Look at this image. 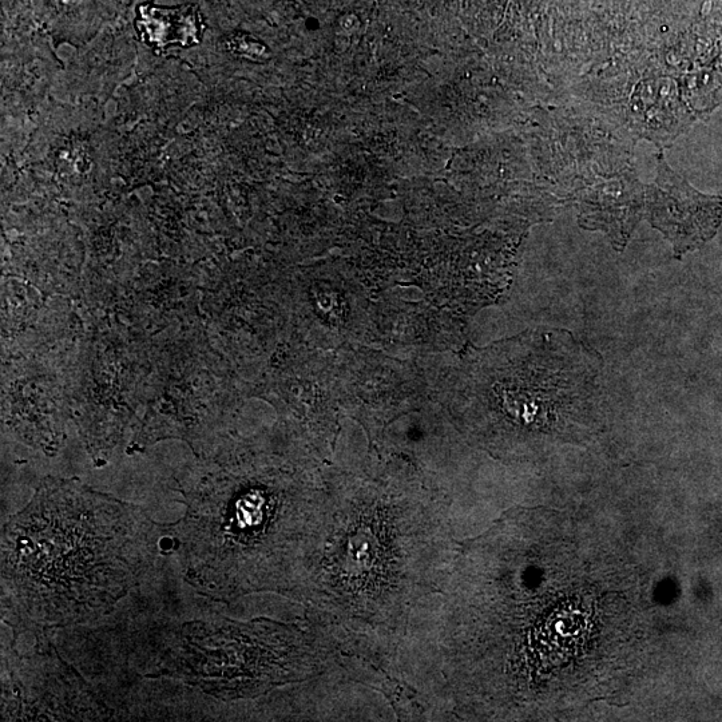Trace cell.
<instances>
[{
	"mask_svg": "<svg viewBox=\"0 0 722 722\" xmlns=\"http://www.w3.org/2000/svg\"><path fill=\"white\" fill-rule=\"evenodd\" d=\"M165 525L77 479L46 478L3 527L2 618L15 637L105 617L162 554Z\"/></svg>",
	"mask_w": 722,
	"mask_h": 722,
	"instance_id": "obj_1",
	"label": "cell"
},
{
	"mask_svg": "<svg viewBox=\"0 0 722 722\" xmlns=\"http://www.w3.org/2000/svg\"><path fill=\"white\" fill-rule=\"evenodd\" d=\"M456 557L438 495L347 480L328 490L319 546L293 599L312 624L390 638L442 589Z\"/></svg>",
	"mask_w": 722,
	"mask_h": 722,
	"instance_id": "obj_2",
	"label": "cell"
},
{
	"mask_svg": "<svg viewBox=\"0 0 722 722\" xmlns=\"http://www.w3.org/2000/svg\"><path fill=\"white\" fill-rule=\"evenodd\" d=\"M184 517L165 525L166 554L212 601L275 593L293 599L323 533L327 494L311 471L260 456L222 464L182 491Z\"/></svg>",
	"mask_w": 722,
	"mask_h": 722,
	"instance_id": "obj_3",
	"label": "cell"
},
{
	"mask_svg": "<svg viewBox=\"0 0 722 722\" xmlns=\"http://www.w3.org/2000/svg\"><path fill=\"white\" fill-rule=\"evenodd\" d=\"M328 670L349 673L331 630L257 618L185 622L170 634L154 677L184 682L221 701L252 700Z\"/></svg>",
	"mask_w": 722,
	"mask_h": 722,
	"instance_id": "obj_4",
	"label": "cell"
},
{
	"mask_svg": "<svg viewBox=\"0 0 722 722\" xmlns=\"http://www.w3.org/2000/svg\"><path fill=\"white\" fill-rule=\"evenodd\" d=\"M7 654L3 665V721L102 720L110 712L51 642L34 656Z\"/></svg>",
	"mask_w": 722,
	"mask_h": 722,
	"instance_id": "obj_5",
	"label": "cell"
},
{
	"mask_svg": "<svg viewBox=\"0 0 722 722\" xmlns=\"http://www.w3.org/2000/svg\"><path fill=\"white\" fill-rule=\"evenodd\" d=\"M648 216L681 255L716 234L722 224V198L697 192L661 158L656 182L648 189Z\"/></svg>",
	"mask_w": 722,
	"mask_h": 722,
	"instance_id": "obj_6",
	"label": "cell"
},
{
	"mask_svg": "<svg viewBox=\"0 0 722 722\" xmlns=\"http://www.w3.org/2000/svg\"><path fill=\"white\" fill-rule=\"evenodd\" d=\"M134 27L142 42L157 51L197 46L205 31L204 17L197 5L162 7L152 2L137 7Z\"/></svg>",
	"mask_w": 722,
	"mask_h": 722,
	"instance_id": "obj_7",
	"label": "cell"
}]
</instances>
